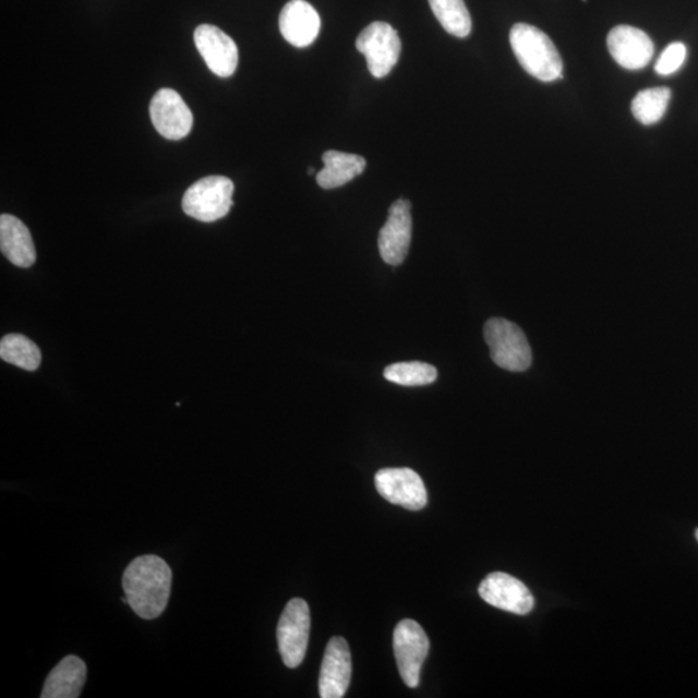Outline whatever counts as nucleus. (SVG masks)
I'll return each instance as SVG.
<instances>
[{
	"label": "nucleus",
	"instance_id": "nucleus-5",
	"mask_svg": "<svg viewBox=\"0 0 698 698\" xmlns=\"http://www.w3.org/2000/svg\"><path fill=\"white\" fill-rule=\"evenodd\" d=\"M311 612L305 600L294 598L279 617L277 641L282 661L289 669H297L303 662L309 648Z\"/></svg>",
	"mask_w": 698,
	"mask_h": 698
},
{
	"label": "nucleus",
	"instance_id": "nucleus-10",
	"mask_svg": "<svg viewBox=\"0 0 698 698\" xmlns=\"http://www.w3.org/2000/svg\"><path fill=\"white\" fill-rule=\"evenodd\" d=\"M411 204L407 200H397L389 207L386 225L378 237L382 260L393 267L402 264L408 256L411 242Z\"/></svg>",
	"mask_w": 698,
	"mask_h": 698
},
{
	"label": "nucleus",
	"instance_id": "nucleus-6",
	"mask_svg": "<svg viewBox=\"0 0 698 698\" xmlns=\"http://www.w3.org/2000/svg\"><path fill=\"white\" fill-rule=\"evenodd\" d=\"M356 48L365 56L370 74L374 79H384L399 62L401 39L393 26L376 21L360 33Z\"/></svg>",
	"mask_w": 698,
	"mask_h": 698
},
{
	"label": "nucleus",
	"instance_id": "nucleus-19",
	"mask_svg": "<svg viewBox=\"0 0 698 698\" xmlns=\"http://www.w3.org/2000/svg\"><path fill=\"white\" fill-rule=\"evenodd\" d=\"M432 12L444 29L457 38L469 37L472 21L465 0H429Z\"/></svg>",
	"mask_w": 698,
	"mask_h": 698
},
{
	"label": "nucleus",
	"instance_id": "nucleus-1",
	"mask_svg": "<svg viewBox=\"0 0 698 698\" xmlns=\"http://www.w3.org/2000/svg\"><path fill=\"white\" fill-rule=\"evenodd\" d=\"M122 586L132 611L140 618L156 619L169 604L172 570L159 556H139L125 568Z\"/></svg>",
	"mask_w": 698,
	"mask_h": 698
},
{
	"label": "nucleus",
	"instance_id": "nucleus-25",
	"mask_svg": "<svg viewBox=\"0 0 698 698\" xmlns=\"http://www.w3.org/2000/svg\"><path fill=\"white\" fill-rule=\"evenodd\" d=\"M583 2H586V0H583Z\"/></svg>",
	"mask_w": 698,
	"mask_h": 698
},
{
	"label": "nucleus",
	"instance_id": "nucleus-24",
	"mask_svg": "<svg viewBox=\"0 0 698 698\" xmlns=\"http://www.w3.org/2000/svg\"><path fill=\"white\" fill-rule=\"evenodd\" d=\"M696 539H697V541H698V529H697V532H696Z\"/></svg>",
	"mask_w": 698,
	"mask_h": 698
},
{
	"label": "nucleus",
	"instance_id": "nucleus-23",
	"mask_svg": "<svg viewBox=\"0 0 698 698\" xmlns=\"http://www.w3.org/2000/svg\"><path fill=\"white\" fill-rule=\"evenodd\" d=\"M687 58V48L681 41L669 45L655 62V73L667 76L672 75L682 68Z\"/></svg>",
	"mask_w": 698,
	"mask_h": 698
},
{
	"label": "nucleus",
	"instance_id": "nucleus-11",
	"mask_svg": "<svg viewBox=\"0 0 698 698\" xmlns=\"http://www.w3.org/2000/svg\"><path fill=\"white\" fill-rule=\"evenodd\" d=\"M194 44L215 75L228 79L236 73L239 65V48L218 26L200 25L194 32Z\"/></svg>",
	"mask_w": 698,
	"mask_h": 698
},
{
	"label": "nucleus",
	"instance_id": "nucleus-7",
	"mask_svg": "<svg viewBox=\"0 0 698 698\" xmlns=\"http://www.w3.org/2000/svg\"><path fill=\"white\" fill-rule=\"evenodd\" d=\"M394 651L404 683L417 688L430 652V640L422 626L414 619L400 621L394 631Z\"/></svg>",
	"mask_w": 698,
	"mask_h": 698
},
{
	"label": "nucleus",
	"instance_id": "nucleus-17",
	"mask_svg": "<svg viewBox=\"0 0 698 698\" xmlns=\"http://www.w3.org/2000/svg\"><path fill=\"white\" fill-rule=\"evenodd\" d=\"M87 679L85 661L70 654L48 674L41 698H76L81 696Z\"/></svg>",
	"mask_w": 698,
	"mask_h": 698
},
{
	"label": "nucleus",
	"instance_id": "nucleus-3",
	"mask_svg": "<svg viewBox=\"0 0 698 698\" xmlns=\"http://www.w3.org/2000/svg\"><path fill=\"white\" fill-rule=\"evenodd\" d=\"M484 337L495 365L508 372H526L532 365V349L526 334L512 321L489 320L484 327Z\"/></svg>",
	"mask_w": 698,
	"mask_h": 698
},
{
	"label": "nucleus",
	"instance_id": "nucleus-13",
	"mask_svg": "<svg viewBox=\"0 0 698 698\" xmlns=\"http://www.w3.org/2000/svg\"><path fill=\"white\" fill-rule=\"evenodd\" d=\"M351 652L345 638L334 637L327 643L323 665H321L320 697H344L351 683Z\"/></svg>",
	"mask_w": 698,
	"mask_h": 698
},
{
	"label": "nucleus",
	"instance_id": "nucleus-9",
	"mask_svg": "<svg viewBox=\"0 0 698 698\" xmlns=\"http://www.w3.org/2000/svg\"><path fill=\"white\" fill-rule=\"evenodd\" d=\"M375 488L389 504L411 512L428 505V491L419 474L410 469H383L375 474Z\"/></svg>",
	"mask_w": 698,
	"mask_h": 698
},
{
	"label": "nucleus",
	"instance_id": "nucleus-22",
	"mask_svg": "<svg viewBox=\"0 0 698 698\" xmlns=\"http://www.w3.org/2000/svg\"><path fill=\"white\" fill-rule=\"evenodd\" d=\"M383 375L387 381L400 384V386H428L436 381L437 370L425 362H397V364L386 368Z\"/></svg>",
	"mask_w": 698,
	"mask_h": 698
},
{
	"label": "nucleus",
	"instance_id": "nucleus-16",
	"mask_svg": "<svg viewBox=\"0 0 698 698\" xmlns=\"http://www.w3.org/2000/svg\"><path fill=\"white\" fill-rule=\"evenodd\" d=\"M0 249L7 260L20 268H31L37 261L31 230L10 214L0 216Z\"/></svg>",
	"mask_w": 698,
	"mask_h": 698
},
{
	"label": "nucleus",
	"instance_id": "nucleus-21",
	"mask_svg": "<svg viewBox=\"0 0 698 698\" xmlns=\"http://www.w3.org/2000/svg\"><path fill=\"white\" fill-rule=\"evenodd\" d=\"M670 99H672V91L667 87L640 91L631 104L633 115L646 125L658 123L665 116Z\"/></svg>",
	"mask_w": 698,
	"mask_h": 698
},
{
	"label": "nucleus",
	"instance_id": "nucleus-18",
	"mask_svg": "<svg viewBox=\"0 0 698 698\" xmlns=\"http://www.w3.org/2000/svg\"><path fill=\"white\" fill-rule=\"evenodd\" d=\"M324 169L317 173V184L324 190H335L360 177L366 160L359 155L338 151H327L323 156Z\"/></svg>",
	"mask_w": 698,
	"mask_h": 698
},
{
	"label": "nucleus",
	"instance_id": "nucleus-2",
	"mask_svg": "<svg viewBox=\"0 0 698 698\" xmlns=\"http://www.w3.org/2000/svg\"><path fill=\"white\" fill-rule=\"evenodd\" d=\"M509 44L527 73L542 82L562 79L563 61L553 40L528 24H516L509 32Z\"/></svg>",
	"mask_w": 698,
	"mask_h": 698
},
{
	"label": "nucleus",
	"instance_id": "nucleus-14",
	"mask_svg": "<svg viewBox=\"0 0 698 698\" xmlns=\"http://www.w3.org/2000/svg\"><path fill=\"white\" fill-rule=\"evenodd\" d=\"M610 53L618 65L628 70L643 69L653 58V41L637 27L619 25L613 27L606 39Z\"/></svg>",
	"mask_w": 698,
	"mask_h": 698
},
{
	"label": "nucleus",
	"instance_id": "nucleus-20",
	"mask_svg": "<svg viewBox=\"0 0 698 698\" xmlns=\"http://www.w3.org/2000/svg\"><path fill=\"white\" fill-rule=\"evenodd\" d=\"M0 358L9 364L34 372L40 365L41 353L37 345L20 334H10L0 341Z\"/></svg>",
	"mask_w": 698,
	"mask_h": 698
},
{
	"label": "nucleus",
	"instance_id": "nucleus-4",
	"mask_svg": "<svg viewBox=\"0 0 698 698\" xmlns=\"http://www.w3.org/2000/svg\"><path fill=\"white\" fill-rule=\"evenodd\" d=\"M233 181L226 177H207L188 188L183 209L191 218L213 222L225 218L233 206Z\"/></svg>",
	"mask_w": 698,
	"mask_h": 698
},
{
	"label": "nucleus",
	"instance_id": "nucleus-15",
	"mask_svg": "<svg viewBox=\"0 0 698 698\" xmlns=\"http://www.w3.org/2000/svg\"><path fill=\"white\" fill-rule=\"evenodd\" d=\"M320 29L318 13L305 0H291L279 13V32L292 46H311L318 37Z\"/></svg>",
	"mask_w": 698,
	"mask_h": 698
},
{
	"label": "nucleus",
	"instance_id": "nucleus-12",
	"mask_svg": "<svg viewBox=\"0 0 698 698\" xmlns=\"http://www.w3.org/2000/svg\"><path fill=\"white\" fill-rule=\"evenodd\" d=\"M481 599L495 609L509 613L528 614L533 610L534 598L518 578L495 571L483 579L479 588Z\"/></svg>",
	"mask_w": 698,
	"mask_h": 698
},
{
	"label": "nucleus",
	"instance_id": "nucleus-8",
	"mask_svg": "<svg viewBox=\"0 0 698 698\" xmlns=\"http://www.w3.org/2000/svg\"><path fill=\"white\" fill-rule=\"evenodd\" d=\"M149 113L158 134L167 140L184 139L192 131V110L177 91L160 88L153 96Z\"/></svg>",
	"mask_w": 698,
	"mask_h": 698
}]
</instances>
